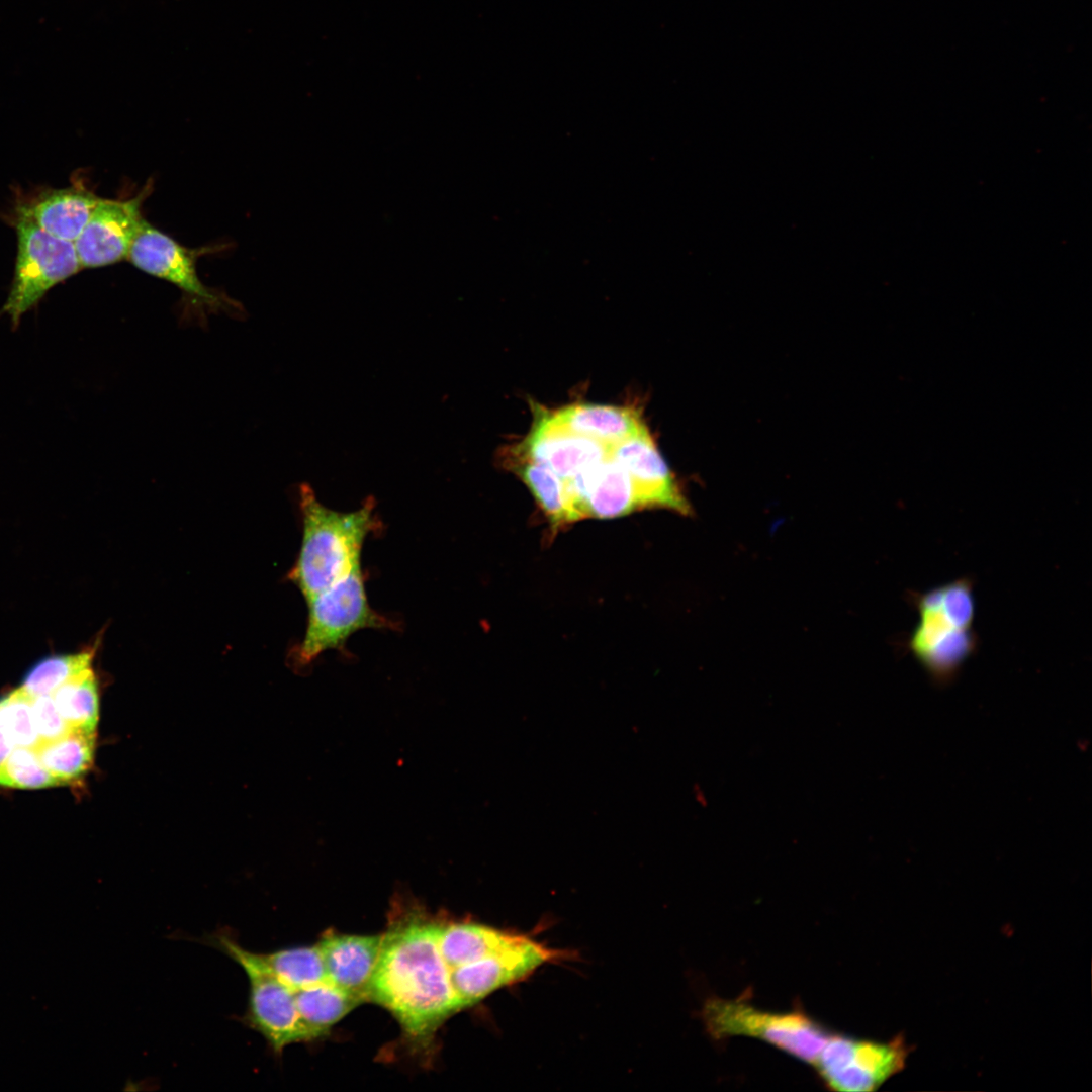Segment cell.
<instances>
[{
    "mask_svg": "<svg viewBox=\"0 0 1092 1092\" xmlns=\"http://www.w3.org/2000/svg\"><path fill=\"white\" fill-rule=\"evenodd\" d=\"M440 922L421 915L395 921L383 934L367 1001L388 1009L414 1044L428 1049L439 1027L460 1011L438 945Z\"/></svg>",
    "mask_w": 1092,
    "mask_h": 1092,
    "instance_id": "6da1fadb",
    "label": "cell"
},
{
    "mask_svg": "<svg viewBox=\"0 0 1092 1092\" xmlns=\"http://www.w3.org/2000/svg\"><path fill=\"white\" fill-rule=\"evenodd\" d=\"M302 539L288 578L305 601L361 567V552L369 534L378 528L375 500L340 512L320 502L311 486L299 485Z\"/></svg>",
    "mask_w": 1092,
    "mask_h": 1092,
    "instance_id": "7a4b0ae2",
    "label": "cell"
},
{
    "mask_svg": "<svg viewBox=\"0 0 1092 1092\" xmlns=\"http://www.w3.org/2000/svg\"><path fill=\"white\" fill-rule=\"evenodd\" d=\"M918 622L906 638V647L931 679L945 685L979 647L975 631L974 580L960 577L926 592H908Z\"/></svg>",
    "mask_w": 1092,
    "mask_h": 1092,
    "instance_id": "3957f363",
    "label": "cell"
},
{
    "mask_svg": "<svg viewBox=\"0 0 1092 1092\" xmlns=\"http://www.w3.org/2000/svg\"><path fill=\"white\" fill-rule=\"evenodd\" d=\"M702 1018L716 1040L756 1038L811 1065L831 1034L801 1010L767 1011L742 999L710 997L704 1003Z\"/></svg>",
    "mask_w": 1092,
    "mask_h": 1092,
    "instance_id": "277c9868",
    "label": "cell"
},
{
    "mask_svg": "<svg viewBox=\"0 0 1092 1092\" xmlns=\"http://www.w3.org/2000/svg\"><path fill=\"white\" fill-rule=\"evenodd\" d=\"M306 603V628L295 652L300 666L312 663L328 650L342 651L360 630L395 629L394 621L370 606L361 567Z\"/></svg>",
    "mask_w": 1092,
    "mask_h": 1092,
    "instance_id": "5b68a950",
    "label": "cell"
},
{
    "mask_svg": "<svg viewBox=\"0 0 1092 1092\" xmlns=\"http://www.w3.org/2000/svg\"><path fill=\"white\" fill-rule=\"evenodd\" d=\"M209 941L241 966L249 981L245 1023L259 1032L275 1054L289 1044L311 1040L297 1011L294 991L276 978L260 953L243 948L218 933Z\"/></svg>",
    "mask_w": 1092,
    "mask_h": 1092,
    "instance_id": "8992f818",
    "label": "cell"
},
{
    "mask_svg": "<svg viewBox=\"0 0 1092 1092\" xmlns=\"http://www.w3.org/2000/svg\"><path fill=\"white\" fill-rule=\"evenodd\" d=\"M17 256L14 276L2 312L17 326L21 316L34 307L57 284L81 268L73 242L58 239L28 217L17 214Z\"/></svg>",
    "mask_w": 1092,
    "mask_h": 1092,
    "instance_id": "52a82bcc",
    "label": "cell"
},
{
    "mask_svg": "<svg viewBox=\"0 0 1092 1092\" xmlns=\"http://www.w3.org/2000/svg\"><path fill=\"white\" fill-rule=\"evenodd\" d=\"M907 1055L901 1036L877 1042L831 1033L812 1065L829 1090L870 1092L900 1072Z\"/></svg>",
    "mask_w": 1092,
    "mask_h": 1092,
    "instance_id": "ba28073f",
    "label": "cell"
},
{
    "mask_svg": "<svg viewBox=\"0 0 1092 1092\" xmlns=\"http://www.w3.org/2000/svg\"><path fill=\"white\" fill-rule=\"evenodd\" d=\"M200 253L182 246L145 219L127 260L143 272L175 285L194 307L210 311L238 309L234 300L200 280L196 271Z\"/></svg>",
    "mask_w": 1092,
    "mask_h": 1092,
    "instance_id": "9c48e42d",
    "label": "cell"
},
{
    "mask_svg": "<svg viewBox=\"0 0 1092 1092\" xmlns=\"http://www.w3.org/2000/svg\"><path fill=\"white\" fill-rule=\"evenodd\" d=\"M568 957L564 950L524 936L507 949L450 970V980L462 1010L503 987L526 979L543 965Z\"/></svg>",
    "mask_w": 1092,
    "mask_h": 1092,
    "instance_id": "30bf717a",
    "label": "cell"
},
{
    "mask_svg": "<svg viewBox=\"0 0 1092 1092\" xmlns=\"http://www.w3.org/2000/svg\"><path fill=\"white\" fill-rule=\"evenodd\" d=\"M151 184L125 200L99 199L83 231L74 242L81 268H99L127 259L145 220L142 204Z\"/></svg>",
    "mask_w": 1092,
    "mask_h": 1092,
    "instance_id": "8fae6325",
    "label": "cell"
},
{
    "mask_svg": "<svg viewBox=\"0 0 1092 1092\" xmlns=\"http://www.w3.org/2000/svg\"><path fill=\"white\" fill-rule=\"evenodd\" d=\"M609 456L631 477L641 509L663 508L682 515L691 513L689 502L646 427L610 446Z\"/></svg>",
    "mask_w": 1092,
    "mask_h": 1092,
    "instance_id": "7c38bea8",
    "label": "cell"
},
{
    "mask_svg": "<svg viewBox=\"0 0 1092 1092\" xmlns=\"http://www.w3.org/2000/svg\"><path fill=\"white\" fill-rule=\"evenodd\" d=\"M509 453L538 463L567 481L585 467L609 457L610 446L552 424L536 405L530 433Z\"/></svg>",
    "mask_w": 1092,
    "mask_h": 1092,
    "instance_id": "4fadbf2b",
    "label": "cell"
},
{
    "mask_svg": "<svg viewBox=\"0 0 1092 1092\" xmlns=\"http://www.w3.org/2000/svg\"><path fill=\"white\" fill-rule=\"evenodd\" d=\"M563 482L571 522L618 518L641 509L631 477L610 456Z\"/></svg>",
    "mask_w": 1092,
    "mask_h": 1092,
    "instance_id": "5bb4252c",
    "label": "cell"
},
{
    "mask_svg": "<svg viewBox=\"0 0 1092 1092\" xmlns=\"http://www.w3.org/2000/svg\"><path fill=\"white\" fill-rule=\"evenodd\" d=\"M383 934H330L318 943L328 982L367 1001Z\"/></svg>",
    "mask_w": 1092,
    "mask_h": 1092,
    "instance_id": "9a60e30c",
    "label": "cell"
},
{
    "mask_svg": "<svg viewBox=\"0 0 1092 1092\" xmlns=\"http://www.w3.org/2000/svg\"><path fill=\"white\" fill-rule=\"evenodd\" d=\"M99 199L81 187L57 189L20 206L17 213L28 217L48 234L74 243Z\"/></svg>",
    "mask_w": 1092,
    "mask_h": 1092,
    "instance_id": "2e32d148",
    "label": "cell"
},
{
    "mask_svg": "<svg viewBox=\"0 0 1092 1092\" xmlns=\"http://www.w3.org/2000/svg\"><path fill=\"white\" fill-rule=\"evenodd\" d=\"M544 412L555 426L607 446L627 439L646 427L639 413L628 406L579 403Z\"/></svg>",
    "mask_w": 1092,
    "mask_h": 1092,
    "instance_id": "e0dca14e",
    "label": "cell"
},
{
    "mask_svg": "<svg viewBox=\"0 0 1092 1092\" xmlns=\"http://www.w3.org/2000/svg\"><path fill=\"white\" fill-rule=\"evenodd\" d=\"M523 937L479 923L451 922L440 924L438 945L446 965L452 970L507 949Z\"/></svg>",
    "mask_w": 1092,
    "mask_h": 1092,
    "instance_id": "ac0fdd59",
    "label": "cell"
},
{
    "mask_svg": "<svg viewBox=\"0 0 1092 1092\" xmlns=\"http://www.w3.org/2000/svg\"><path fill=\"white\" fill-rule=\"evenodd\" d=\"M95 742L96 732L70 729L56 739L39 741L34 749L60 785H72L92 767Z\"/></svg>",
    "mask_w": 1092,
    "mask_h": 1092,
    "instance_id": "d6986e66",
    "label": "cell"
},
{
    "mask_svg": "<svg viewBox=\"0 0 1092 1092\" xmlns=\"http://www.w3.org/2000/svg\"><path fill=\"white\" fill-rule=\"evenodd\" d=\"M294 996L299 1017L311 1040L329 1033L334 1024L364 1002L328 981L296 990Z\"/></svg>",
    "mask_w": 1092,
    "mask_h": 1092,
    "instance_id": "ffe728a7",
    "label": "cell"
},
{
    "mask_svg": "<svg viewBox=\"0 0 1092 1092\" xmlns=\"http://www.w3.org/2000/svg\"><path fill=\"white\" fill-rule=\"evenodd\" d=\"M506 455L504 461L529 488L551 526L558 529L572 523L563 480L538 463L511 453Z\"/></svg>",
    "mask_w": 1092,
    "mask_h": 1092,
    "instance_id": "44dd1931",
    "label": "cell"
},
{
    "mask_svg": "<svg viewBox=\"0 0 1092 1092\" xmlns=\"http://www.w3.org/2000/svg\"><path fill=\"white\" fill-rule=\"evenodd\" d=\"M52 697L70 729L96 732L99 697L92 668L61 686Z\"/></svg>",
    "mask_w": 1092,
    "mask_h": 1092,
    "instance_id": "7402d4cb",
    "label": "cell"
},
{
    "mask_svg": "<svg viewBox=\"0 0 1092 1092\" xmlns=\"http://www.w3.org/2000/svg\"><path fill=\"white\" fill-rule=\"evenodd\" d=\"M260 954L272 974L293 991L328 981L317 944Z\"/></svg>",
    "mask_w": 1092,
    "mask_h": 1092,
    "instance_id": "603a6c76",
    "label": "cell"
},
{
    "mask_svg": "<svg viewBox=\"0 0 1092 1092\" xmlns=\"http://www.w3.org/2000/svg\"><path fill=\"white\" fill-rule=\"evenodd\" d=\"M94 649L50 655L36 662L20 686L31 697L52 695L61 686L91 669Z\"/></svg>",
    "mask_w": 1092,
    "mask_h": 1092,
    "instance_id": "cb8c5ba5",
    "label": "cell"
},
{
    "mask_svg": "<svg viewBox=\"0 0 1092 1092\" xmlns=\"http://www.w3.org/2000/svg\"><path fill=\"white\" fill-rule=\"evenodd\" d=\"M33 699L21 687L0 698V729L14 747H35L40 741L33 720Z\"/></svg>",
    "mask_w": 1092,
    "mask_h": 1092,
    "instance_id": "d4e9b609",
    "label": "cell"
},
{
    "mask_svg": "<svg viewBox=\"0 0 1092 1092\" xmlns=\"http://www.w3.org/2000/svg\"><path fill=\"white\" fill-rule=\"evenodd\" d=\"M0 786L37 789L60 786L41 763L34 747H14L0 765Z\"/></svg>",
    "mask_w": 1092,
    "mask_h": 1092,
    "instance_id": "484cf974",
    "label": "cell"
},
{
    "mask_svg": "<svg viewBox=\"0 0 1092 1092\" xmlns=\"http://www.w3.org/2000/svg\"><path fill=\"white\" fill-rule=\"evenodd\" d=\"M32 713L40 741L56 739L70 730L59 713L52 695L35 697L32 702Z\"/></svg>",
    "mask_w": 1092,
    "mask_h": 1092,
    "instance_id": "4316f807",
    "label": "cell"
},
{
    "mask_svg": "<svg viewBox=\"0 0 1092 1092\" xmlns=\"http://www.w3.org/2000/svg\"><path fill=\"white\" fill-rule=\"evenodd\" d=\"M13 749V744L0 729V765L6 760Z\"/></svg>",
    "mask_w": 1092,
    "mask_h": 1092,
    "instance_id": "83f0119b",
    "label": "cell"
}]
</instances>
